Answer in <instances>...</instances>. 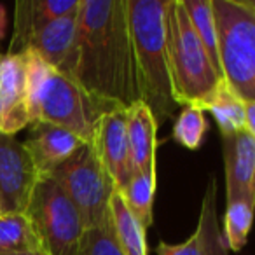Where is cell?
Returning <instances> with one entry per match:
<instances>
[{
	"label": "cell",
	"mask_w": 255,
	"mask_h": 255,
	"mask_svg": "<svg viewBox=\"0 0 255 255\" xmlns=\"http://www.w3.org/2000/svg\"><path fill=\"white\" fill-rule=\"evenodd\" d=\"M0 255H47L46 252H28V254H0Z\"/></svg>",
	"instance_id": "cell-29"
},
{
	"label": "cell",
	"mask_w": 255,
	"mask_h": 255,
	"mask_svg": "<svg viewBox=\"0 0 255 255\" xmlns=\"http://www.w3.org/2000/svg\"><path fill=\"white\" fill-rule=\"evenodd\" d=\"M156 177H149V175L135 171L129 182L123 189H119L126 206L133 213V217L142 224L143 229H149L152 226V205L154 196H156Z\"/></svg>",
	"instance_id": "cell-20"
},
{
	"label": "cell",
	"mask_w": 255,
	"mask_h": 255,
	"mask_svg": "<svg viewBox=\"0 0 255 255\" xmlns=\"http://www.w3.org/2000/svg\"><path fill=\"white\" fill-rule=\"evenodd\" d=\"M30 124L25 54H0V131L16 135Z\"/></svg>",
	"instance_id": "cell-10"
},
{
	"label": "cell",
	"mask_w": 255,
	"mask_h": 255,
	"mask_svg": "<svg viewBox=\"0 0 255 255\" xmlns=\"http://www.w3.org/2000/svg\"><path fill=\"white\" fill-rule=\"evenodd\" d=\"M164 7L166 0H126L140 96L157 128L171 119L177 107L168 68Z\"/></svg>",
	"instance_id": "cell-3"
},
{
	"label": "cell",
	"mask_w": 255,
	"mask_h": 255,
	"mask_svg": "<svg viewBox=\"0 0 255 255\" xmlns=\"http://www.w3.org/2000/svg\"><path fill=\"white\" fill-rule=\"evenodd\" d=\"M157 255H206V243H205V231L201 224L198 222L196 231L184 241L178 245H170L161 241L156 248Z\"/></svg>",
	"instance_id": "cell-25"
},
{
	"label": "cell",
	"mask_w": 255,
	"mask_h": 255,
	"mask_svg": "<svg viewBox=\"0 0 255 255\" xmlns=\"http://www.w3.org/2000/svg\"><path fill=\"white\" fill-rule=\"evenodd\" d=\"M227 203L255 201V138L247 131L222 136Z\"/></svg>",
	"instance_id": "cell-11"
},
{
	"label": "cell",
	"mask_w": 255,
	"mask_h": 255,
	"mask_svg": "<svg viewBox=\"0 0 255 255\" xmlns=\"http://www.w3.org/2000/svg\"><path fill=\"white\" fill-rule=\"evenodd\" d=\"M23 143L32 156L40 178H44L63 164L84 143V140L63 128L47 123H33L30 124L28 138Z\"/></svg>",
	"instance_id": "cell-13"
},
{
	"label": "cell",
	"mask_w": 255,
	"mask_h": 255,
	"mask_svg": "<svg viewBox=\"0 0 255 255\" xmlns=\"http://www.w3.org/2000/svg\"><path fill=\"white\" fill-rule=\"evenodd\" d=\"M44 252L26 213H0V254Z\"/></svg>",
	"instance_id": "cell-18"
},
{
	"label": "cell",
	"mask_w": 255,
	"mask_h": 255,
	"mask_svg": "<svg viewBox=\"0 0 255 255\" xmlns=\"http://www.w3.org/2000/svg\"><path fill=\"white\" fill-rule=\"evenodd\" d=\"M74 255H123L114 233L112 217L100 226L84 229Z\"/></svg>",
	"instance_id": "cell-23"
},
{
	"label": "cell",
	"mask_w": 255,
	"mask_h": 255,
	"mask_svg": "<svg viewBox=\"0 0 255 255\" xmlns=\"http://www.w3.org/2000/svg\"><path fill=\"white\" fill-rule=\"evenodd\" d=\"M210 112L217 121L220 135H231L245 129V102L231 89L226 81H220L215 91L198 107Z\"/></svg>",
	"instance_id": "cell-17"
},
{
	"label": "cell",
	"mask_w": 255,
	"mask_h": 255,
	"mask_svg": "<svg viewBox=\"0 0 255 255\" xmlns=\"http://www.w3.org/2000/svg\"><path fill=\"white\" fill-rule=\"evenodd\" d=\"M95 147L117 189H123L135 173L129 142H128L126 109H117L105 112L93 126L91 138L88 140Z\"/></svg>",
	"instance_id": "cell-9"
},
{
	"label": "cell",
	"mask_w": 255,
	"mask_h": 255,
	"mask_svg": "<svg viewBox=\"0 0 255 255\" xmlns=\"http://www.w3.org/2000/svg\"><path fill=\"white\" fill-rule=\"evenodd\" d=\"M25 213L47 255H74L84 233V224L79 210L58 182L51 177L40 178Z\"/></svg>",
	"instance_id": "cell-7"
},
{
	"label": "cell",
	"mask_w": 255,
	"mask_h": 255,
	"mask_svg": "<svg viewBox=\"0 0 255 255\" xmlns=\"http://www.w3.org/2000/svg\"><path fill=\"white\" fill-rule=\"evenodd\" d=\"M245 129L255 138V100L245 102Z\"/></svg>",
	"instance_id": "cell-26"
},
{
	"label": "cell",
	"mask_w": 255,
	"mask_h": 255,
	"mask_svg": "<svg viewBox=\"0 0 255 255\" xmlns=\"http://www.w3.org/2000/svg\"><path fill=\"white\" fill-rule=\"evenodd\" d=\"M206 131V119L205 112L198 107L187 105L178 114L177 121L173 124V140L180 143L185 149H198L203 142V136Z\"/></svg>",
	"instance_id": "cell-24"
},
{
	"label": "cell",
	"mask_w": 255,
	"mask_h": 255,
	"mask_svg": "<svg viewBox=\"0 0 255 255\" xmlns=\"http://www.w3.org/2000/svg\"><path fill=\"white\" fill-rule=\"evenodd\" d=\"M49 177L72 199L84 229L110 219V198L117 187L91 142L82 143Z\"/></svg>",
	"instance_id": "cell-6"
},
{
	"label": "cell",
	"mask_w": 255,
	"mask_h": 255,
	"mask_svg": "<svg viewBox=\"0 0 255 255\" xmlns=\"http://www.w3.org/2000/svg\"><path fill=\"white\" fill-rule=\"evenodd\" d=\"M126 128L135 171L156 177L157 124L152 112L143 102H136L126 109Z\"/></svg>",
	"instance_id": "cell-15"
},
{
	"label": "cell",
	"mask_w": 255,
	"mask_h": 255,
	"mask_svg": "<svg viewBox=\"0 0 255 255\" xmlns=\"http://www.w3.org/2000/svg\"><path fill=\"white\" fill-rule=\"evenodd\" d=\"M81 0H18L14 12V33L7 53L23 54L28 40L40 26L79 11Z\"/></svg>",
	"instance_id": "cell-14"
},
{
	"label": "cell",
	"mask_w": 255,
	"mask_h": 255,
	"mask_svg": "<svg viewBox=\"0 0 255 255\" xmlns=\"http://www.w3.org/2000/svg\"><path fill=\"white\" fill-rule=\"evenodd\" d=\"M72 77L102 102H142L126 0H81Z\"/></svg>",
	"instance_id": "cell-1"
},
{
	"label": "cell",
	"mask_w": 255,
	"mask_h": 255,
	"mask_svg": "<svg viewBox=\"0 0 255 255\" xmlns=\"http://www.w3.org/2000/svg\"><path fill=\"white\" fill-rule=\"evenodd\" d=\"M39 180L25 143L0 131V213H25Z\"/></svg>",
	"instance_id": "cell-8"
},
{
	"label": "cell",
	"mask_w": 255,
	"mask_h": 255,
	"mask_svg": "<svg viewBox=\"0 0 255 255\" xmlns=\"http://www.w3.org/2000/svg\"><path fill=\"white\" fill-rule=\"evenodd\" d=\"M0 54H2V53H0Z\"/></svg>",
	"instance_id": "cell-30"
},
{
	"label": "cell",
	"mask_w": 255,
	"mask_h": 255,
	"mask_svg": "<svg viewBox=\"0 0 255 255\" xmlns=\"http://www.w3.org/2000/svg\"><path fill=\"white\" fill-rule=\"evenodd\" d=\"M224 81L243 102L255 100V14L240 0H212Z\"/></svg>",
	"instance_id": "cell-5"
},
{
	"label": "cell",
	"mask_w": 255,
	"mask_h": 255,
	"mask_svg": "<svg viewBox=\"0 0 255 255\" xmlns=\"http://www.w3.org/2000/svg\"><path fill=\"white\" fill-rule=\"evenodd\" d=\"M199 224L205 231V243H206V255H229L227 245L224 241L222 231L219 227L217 219V180L212 178L206 187L205 198L201 203V215Z\"/></svg>",
	"instance_id": "cell-22"
},
{
	"label": "cell",
	"mask_w": 255,
	"mask_h": 255,
	"mask_svg": "<svg viewBox=\"0 0 255 255\" xmlns=\"http://www.w3.org/2000/svg\"><path fill=\"white\" fill-rule=\"evenodd\" d=\"M110 217L123 255H149L147 229H143L142 224L129 212L119 189H116L110 198Z\"/></svg>",
	"instance_id": "cell-16"
},
{
	"label": "cell",
	"mask_w": 255,
	"mask_h": 255,
	"mask_svg": "<svg viewBox=\"0 0 255 255\" xmlns=\"http://www.w3.org/2000/svg\"><path fill=\"white\" fill-rule=\"evenodd\" d=\"M30 121L63 128L84 142L105 112L117 109L89 95L68 75L58 72L33 51H25Z\"/></svg>",
	"instance_id": "cell-2"
},
{
	"label": "cell",
	"mask_w": 255,
	"mask_h": 255,
	"mask_svg": "<svg viewBox=\"0 0 255 255\" xmlns=\"http://www.w3.org/2000/svg\"><path fill=\"white\" fill-rule=\"evenodd\" d=\"M255 201H240L227 203L226 215H224V241L227 245V250L240 252L248 241V233L254 224Z\"/></svg>",
	"instance_id": "cell-21"
},
{
	"label": "cell",
	"mask_w": 255,
	"mask_h": 255,
	"mask_svg": "<svg viewBox=\"0 0 255 255\" xmlns=\"http://www.w3.org/2000/svg\"><path fill=\"white\" fill-rule=\"evenodd\" d=\"M81 5V4H79ZM79 12V11H77ZM77 12L40 26L28 40L26 51H33L58 72L72 77L75 65ZM74 79V77H72Z\"/></svg>",
	"instance_id": "cell-12"
},
{
	"label": "cell",
	"mask_w": 255,
	"mask_h": 255,
	"mask_svg": "<svg viewBox=\"0 0 255 255\" xmlns=\"http://www.w3.org/2000/svg\"><path fill=\"white\" fill-rule=\"evenodd\" d=\"M5 30H7V12L4 5L0 4V42L5 37Z\"/></svg>",
	"instance_id": "cell-27"
},
{
	"label": "cell",
	"mask_w": 255,
	"mask_h": 255,
	"mask_svg": "<svg viewBox=\"0 0 255 255\" xmlns=\"http://www.w3.org/2000/svg\"><path fill=\"white\" fill-rule=\"evenodd\" d=\"M240 2L248 9V11H252L255 14V0H240Z\"/></svg>",
	"instance_id": "cell-28"
},
{
	"label": "cell",
	"mask_w": 255,
	"mask_h": 255,
	"mask_svg": "<svg viewBox=\"0 0 255 255\" xmlns=\"http://www.w3.org/2000/svg\"><path fill=\"white\" fill-rule=\"evenodd\" d=\"M182 2H184V7L187 11L196 35L199 37L203 47L208 53V58L212 61L213 68L219 74V77L224 81L222 67H220L219 58V39H217V26L215 18H213L212 0H182Z\"/></svg>",
	"instance_id": "cell-19"
},
{
	"label": "cell",
	"mask_w": 255,
	"mask_h": 255,
	"mask_svg": "<svg viewBox=\"0 0 255 255\" xmlns=\"http://www.w3.org/2000/svg\"><path fill=\"white\" fill-rule=\"evenodd\" d=\"M164 37L175 103L199 107L222 79L196 35L182 0H166Z\"/></svg>",
	"instance_id": "cell-4"
}]
</instances>
